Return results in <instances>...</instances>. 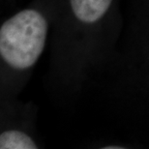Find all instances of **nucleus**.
Instances as JSON below:
<instances>
[{
	"instance_id": "7ed1b4c3",
	"label": "nucleus",
	"mask_w": 149,
	"mask_h": 149,
	"mask_svg": "<svg viewBox=\"0 0 149 149\" xmlns=\"http://www.w3.org/2000/svg\"><path fill=\"white\" fill-rule=\"evenodd\" d=\"M125 3L123 28L111 68L125 90L149 102V0Z\"/></svg>"
},
{
	"instance_id": "f257e3e1",
	"label": "nucleus",
	"mask_w": 149,
	"mask_h": 149,
	"mask_svg": "<svg viewBox=\"0 0 149 149\" xmlns=\"http://www.w3.org/2000/svg\"><path fill=\"white\" fill-rule=\"evenodd\" d=\"M121 0H59L49 39L46 89L72 109L114 52L123 28Z\"/></svg>"
},
{
	"instance_id": "f03ea898",
	"label": "nucleus",
	"mask_w": 149,
	"mask_h": 149,
	"mask_svg": "<svg viewBox=\"0 0 149 149\" xmlns=\"http://www.w3.org/2000/svg\"><path fill=\"white\" fill-rule=\"evenodd\" d=\"M59 0H33L0 26V101L17 99L49 44Z\"/></svg>"
},
{
	"instance_id": "39448f33",
	"label": "nucleus",
	"mask_w": 149,
	"mask_h": 149,
	"mask_svg": "<svg viewBox=\"0 0 149 149\" xmlns=\"http://www.w3.org/2000/svg\"><path fill=\"white\" fill-rule=\"evenodd\" d=\"M129 146L125 144H121V143H105L103 144V146H100V148L103 149H124V148H128Z\"/></svg>"
},
{
	"instance_id": "20e7f679",
	"label": "nucleus",
	"mask_w": 149,
	"mask_h": 149,
	"mask_svg": "<svg viewBox=\"0 0 149 149\" xmlns=\"http://www.w3.org/2000/svg\"><path fill=\"white\" fill-rule=\"evenodd\" d=\"M42 147L35 136V131L22 128L2 127L0 149H37Z\"/></svg>"
}]
</instances>
